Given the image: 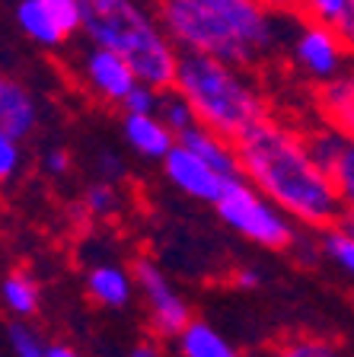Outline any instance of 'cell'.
I'll use <instances>...</instances> for the list:
<instances>
[{
    "label": "cell",
    "instance_id": "d6986e66",
    "mask_svg": "<svg viewBox=\"0 0 354 357\" xmlns=\"http://www.w3.org/2000/svg\"><path fill=\"white\" fill-rule=\"evenodd\" d=\"M303 137H307V147H310L313 160L332 176V166L339 163L341 150H345V144H348V134L332 125H325V121H316V125L303 128Z\"/></svg>",
    "mask_w": 354,
    "mask_h": 357
},
{
    "label": "cell",
    "instance_id": "7402d4cb",
    "mask_svg": "<svg viewBox=\"0 0 354 357\" xmlns=\"http://www.w3.org/2000/svg\"><path fill=\"white\" fill-rule=\"evenodd\" d=\"M156 115H160V119L170 125V131L176 134V137H182L189 128L198 125V115H195V109L189 105V99H185V96H179L176 89H166V93H163Z\"/></svg>",
    "mask_w": 354,
    "mask_h": 357
},
{
    "label": "cell",
    "instance_id": "e575fe53",
    "mask_svg": "<svg viewBox=\"0 0 354 357\" xmlns=\"http://www.w3.org/2000/svg\"><path fill=\"white\" fill-rule=\"evenodd\" d=\"M268 7L281 10V13H294V0H265Z\"/></svg>",
    "mask_w": 354,
    "mask_h": 357
},
{
    "label": "cell",
    "instance_id": "5bb4252c",
    "mask_svg": "<svg viewBox=\"0 0 354 357\" xmlns=\"http://www.w3.org/2000/svg\"><path fill=\"white\" fill-rule=\"evenodd\" d=\"M16 26L29 42H36L38 48H48V52L71 42L64 26L45 7V0H16Z\"/></svg>",
    "mask_w": 354,
    "mask_h": 357
},
{
    "label": "cell",
    "instance_id": "9a60e30c",
    "mask_svg": "<svg viewBox=\"0 0 354 357\" xmlns=\"http://www.w3.org/2000/svg\"><path fill=\"white\" fill-rule=\"evenodd\" d=\"M294 13L332 29L354 54V0H294Z\"/></svg>",
    "mask_w": 354,
    "mask_h": 357
},
{
    "label": "cell",
    "instance_id": "4dcf8cb0",
    "mask_svg": "<svg viewBox=\"0 0 354 357\" xmlns=\"http://www.w3.org/2000/svg\"><path fill=\"white\" fill-rule=\"evenodd\" d=\"M233 284L239 290H256L258 284H262V271H258V268H239L233 275Z\"/></svg>",
    "mask_w": 354,
    "mask_h": 357
},
{
    "label": "cell",
    "instance_id": "9c48e42d",
    "mask_svg": "<svg viewBox=\"0 0 354 357\" xmlns=\"http://www.w3.org/2000/svg\"><path fill=\"white\" fill-rule=\"evenodd\" d=\"M163 172H166V182L172 188H179L182 195H189L195 201H205V204H214L221 198V192L227 188V182L233 178L214 169L205 156H198L192 147H185L182 141H176V147L166 153Z\"/></svg>",
    "mask_w": 354,
    "mask_h": 357
},
{
    "label": "cell",
    "instance_id": "4316f807",
    "mask_svg": "<svg viewBox=\"0 0 354 357\" xmlns=\"http://www.w3.org/2000/svg\"><path fill=\"white\" fill-rule=\"evenodd\" d=\"M20 166H22V141L0 131V185H7L10 178L20 172Z\"/></svg>",
    "mask_w": 354,
    "mask_h": 357
},
{
    "label": "cell",
    "instance_id": "83f0119b",
    "mask_svg": "<svg viewBox=\"0 0 354 357\" xmlns=\"http://www.w3.org/2000/svg\"><path fill=\"white\" fill-rule=\"evenodd\" d=\"M160 99H163L160 89L147 86V83H138V86L131 89V96L125 99V105H121V109H125V112H138V115H154V112L160 109Z\"/></svg>",
    "mask_w": 354,
    "mask_h": 357
},
{
    "label": "cell",
    "instance_id": "4fadbf2b",
    "mask_svg": "<svg viewBox=\"0 0 354 357\" xmlns=\"http://www.w3.org/2000/svg\"><path fill=\"white\" fill-rule=\"evenodd\" d=\"M134 271L121 265H112V261H103V265H93L87 275V294L89 300L103 310H125L134 297Z\"/></svg>",
    "mask_w": 354,
    "mask_h": 357
},
{
    "label": "cell",
    "instance_id": "836d02e7",
    "mask_svg": "<svg viewBox=\"0 0 354 357\" xmlns=\"http://www.w3.org/2000/svg\"><path fill=\"white\" fill-rule=\"evenodd\" d=\"M335 223H339L345 233H351V236H354V214H351V211H341V217Z\"/></svg>",
    "mask_w": 354,
    "mask_h": 357
},
{
    "label": "cell",
    "instance_id": "ac0fdd59",
    "mask_svg": "<svg viewBox=\"0 0 354 357\" xmlns=\"http://www.w3.org/2000/svg\"><path fill=\"white\" fill-rule=\"evenodd\" d=\"M176 342L182 357H239V351L205 319H192L179 332Z\"/></svg>",
    "mask_w": 354,
    "mask_h": 357
},
{
    "label": "cell",
    "instance_id": "d4e9b609",
    "mask_svg": "<svg viewBox=\"0 0 354 357\" xmlns=\"http://www.w3.org/2000/svg\"><path fill=\"white\" fill-rule=\"evenodd\" d=\"M332 182H335V188H339L341 208L354 214V137H348L339 163L332 166Z\"/></svg>",
    "mask_w": 354,
    "mask_h": 357
},
{
    "label": "cell",
    "instance_id": "277c9868",
    "mask_svg": "<svg viewBox=\"0 0 354 357\" xmlns=\"http://www.w3.org/2000/svg\"><path fill=\"white\" fill-rule=\"evenodd\" d=\"M154 10L182 54H211L239 67L258 64L227 16L205 0H154Z\"/></svg>",
    "mask_w": 354,
    "mask_h": 357
},
{
    "label": "cell",
    "instance_id": "484cf974",
    "mask_svg": "<svg viewBox=\"0 0 354 357\" xmlns=\"http://www.w3.org/2000/svg\"><path fill=\"white\" fill-rule=\"evenodd\" d=\"M45 7L54 13V20L64 26V32L71 38L80 36V22H83V0H45Z\"/></svg>",
    "mask_w": 354,
    "mask_h": 357
},
{
    "label": "cell",
    "instance_id": "f546056e",
    "mask_svg": "<svg viewBox=\"0 0 354 357\" xmlns=\"http://www.w3.org/2000/svg\"><path fill=\"white\" fill-rule=\"evenodd\" d=\"M96 172L103 182H118V178L125 176V163H121V156L112 153V150H103L96 160Z\"/></svg>",
    "mask_w": 354,
    "mask_h": 357
},
{
    "label": "cell",
    "instance_id": "ffe728a7",
    "mask_svg": "<svg viewBox=\"0 0 354 357\" xmlns=\"http://www.w3.org/2000/svg\"><path fill=\"white\" fill-rule=\"evenodd\" d=\"M316 233H319V252L354 281V236L341 230L339 223L325 227V230H316Z\"/></svg>",
    "mask_w": 354,
    "mask_h": 357
},
{
    "label": "cell",
    "instance_id": "5b68a950",
    "mask_svg": "<svg viewBox=\"0 0 354 357\" xmlns=\"http://www.w3.org/2000/svg\"><path fill=\"white\" fill-rule=\"evenodd\" d=\"M214 211L236 236L249 239V243L262 245V249H272V252L290 249L300 239L297 223L272 198L258 192L252 182H246L243 176L230 178L221 198L214 201Z\"/></svg>",
    "mask_w": 354,
    "mask_h": 357
},
{
    "label": "cell",
    "instance_id": "7a4b0ae2",
    "mask_svg": "<svg viewBox=\"0 0 354 357\" xmlns=\"http://www.w3.org/2000/svg\"><path fill=\"white\" fill-rule=\"evenodd\" d=\"M83 42L112 48L134 67L140 83L160 89H172L179 70V52L160 16L144 0H83Z\"/></svg>",
    "mask_w": 354,
    "mask_h": 357
},
{
    "label": "cell",
    "instance_id": "ba28073f",
    "mask_svg": "<svg viewBox=\"0 0 354 357\" xmlns=\"http://www.w3.org/2000/svg\"><path fill=\"white\" fill-rule=\"evenodd\" d=\"M131 271H134V284H138L140 297L147 303L150 326L156 328V335L179 338V332L192 322V312H189L185 297L176 290V284L170 281V275L150 259H138Z\"/></svg>",
    "mask_w": 354,
    "mask_h": 357
},
{
    "label": "cell",
    "instance_id": "52a82bcc",
    "mask_svg": "<svg viewBox=\"0 0 354 357\" xmlns=\"http://www.w3.org/2000/svg\"><path fill=\"white\" fill-rule=\"evenodd\" d=\"M74 77L93 99L105 105H125L131 96V89L138 86V74L125 58L112 48H99V45H83L80 54L74 58Z\"/></svg>",
    "mask_w": 354,
    "mask_h": 357
},
{
    "label": "cell",
    "instance_id": "603a6c76",
    "mask_svg": "<svg viewBox=\"0 0 354 357\" xmlns=\"http://www.w3.org/2000/svg\"><path fill=\"white\" fill-rule=\"evenodd\" d=\"M80 208L89 220H105V217H112L118 211L115 182H103V178H96L93 185H87V192H83V198H80Z\"/></svg>",
    "mask_w": 354,
    "mask_h": 357
},
{
    "label": "cell",
    "instance_id": "8992f818",
    "mask_svg": "<svg viewBox=\"0 0 354 357\" xmlns=\"http://www.w3.org/2000/svg\"><path fill=\"white\" fill-rule=\"evenodd\" d=\"M354 54L345 48L339 36L332 29H325L319 22L300 20L294 38H290V64L297 67V74L313 86L335 80L339 74H345L351 67Z\"/></svg>",
    "mask_w": 354,
    "mask_h": 357
},
{
    "label": "cell",
    "instance_id": "1f68e13d",
    "mask_svg": "<svg viewBox=\"0 0 354 357\" xmlns=\"http://www.w3.org/2000/svg\"><path fill=\"white\" fill-rule=\"evenodd\" d=\"M128 357H160V348H156L154 342H140L128 351Z\"/></svg>",
    "mask_w": 354,
    "mask_h": 357
},
{
    "label": "cell",
    "instance_id": "2e32d148",
    "mask_svg": "<svg viewBox=\"0 0 354 357\" xmlns=\"http://www.w3.org/2000/svg\"><path fill=\"white\" fill-rule=\"evenodd\" d=\"M179 141L185 144V147H192L198 156H205L207 163L214 166V169H221L223 176H239V156H236V141H227L223 134L211 131V128H205L198 121L195 128H189V131L179 137Z\"/></svg>",
    "mask_w": 354,
    "mask_h": 357
},
{
    "label": "cell",
    "instance_id": "44dd1931",
    "mask_svg": "<svg viewBox=\"0 0 354 357\" xmlns=\"http://www.w3.org/2000/svg\"><path fill=\"white\" fill-rule=\"evenodd\" d=\"M268 357H341V351L316 335H294L268 351Z\"/></svg>",
    "mask_w": 354,
    "mask_h": 357
},
{
    "label": "cell",
    "instance_id": "d6a6232c",
    "mask_svg": "<svg viewBox=\"0 0 354 357\" xmlns=\"http://www.w3.org/2000/svg\"><path fill=\"white\" fill-rule=\"evenodd\" d=\"M48 357H83V354L77 348H71V344L54 342V344H48Z\"/></svg>",
    "mask_w": 354,
    "mask_h": 357
},
{
    "label": "cell",
    "instance_id": "3957f363",
    "mask_svg": "<svg viewBox=\"0 0 354 357\" xmlns=\"http://www.w3.org/2000/svg\"><path fill=\"white\" fill-rule=\"evenodd\" d=\"M172 89L189 99L201 125L223 134L227 141H239L249 128L272 115L265 93L249 74V67L211 54H182Z\"/></svg>",
    "mask_w": 354,
    "mask_h": 357
},
{
    "label": "cell",
    "instance_id": "e0dca14e",
    "mask_svg": "<svg viewBox=\"0 0 354 357\" xmlns=\"http://www.w3.org/2000/svg\"><path fill=\"white\" fill-rule=\"evenodd\" d=\"M38 300H42L38 281L29 275V271L16 268V271L0 278V306H3L13 319L29 322L38 312Z\"/></svg>",
    "mask_w": 354,
    "mask_h": 357
},
{
    "label": "cell",
    "instance_id": "7c38bea8",
    "mask_svg": "<svg viewBox=\"0 0 354 357\" xmlns=\"http://www.w3.org/2000/svg\"><path fill=\"white\" fill-rule=\"evenodd\" d=\"M316 112L319 121L354 137V67H348L335 80L316 86Z\"/></svg>",
    "mask_w": 354,
    "mask_h": 357
},
{
    "label": "cell",
    "instance_id": "8fae6325",
    "mask_svg": "<svg viewBox=\"0 0 354 357\" xmlns=\"http://www.w3.org/2000/svg\"><path fill=\"white\" fill-rule=\"evenodd\" d=\"M121 134H125V141L131 144V150L144 160H156L163 163L166 153L176 147V134L170 131V125L160 119V115H138V112H125V119H121Z\"/></svg>",
    "mask_w": 354,
    "mask_h": 357
},
{
    "label": "cell",
    "instance_id": "f1b7e54d",
    "mask_svg": "<svg viewBox=\"0 0 354 357\" xmlns=\"http://www.w3.org/2000/svg\"><path fill=\"white\" fill-rule=\"evenodd\" d=\"M71 166H74V156L67 153L64 147L45 150V156H42V169L48 172V176L61 178V176H67V172H71Z\"/></svg>",
    "mask_w": 354,
    "mask_h": 357
},
{
    "label": "cell",
    "instance_id": "cb8c5ba5",
    "mask_svg": "<svg viewBox=\"0 0 354 357\" xmlns=\"http://www.w3.org/2000/svg\"><path fill=\"white\" fill-rule=\"evenodd\" d=\"M7 342L13 357H48V344L38 338V332L22 319H13L7 328Z\"/></svg>",
    "mask_w": 354,
    "mask_h": 357
},
{
    "label": "cell",
    "instance_id": "6da1fadb",
    "mask_svg": "<svg viewBox=\"0 0 354 357\" xmlns=\"http://www.w3.org/2000/svg\"><path fill=\"white\" fill-rule=\"evenodd\" d=\"M239 176L272 198L297 227L325 230L341 217L332 176L313 160L303 128L284 119H262L236 141Z\"/></svg>",
    "mask_w": 354,
    "mask_h": 357
},
{
    "label": "cell",
    "instance_id": "30bf717a",
    "mask_svg": "<svg viewBox=\"0 0 354 357\" xmlns=\"http://www.w3.org/2000/svg\"><path fill=\"white\" fill-rule=\"evenodd\" d=\"M38 128V99L26 83L13 77H0V131L26 141Z\"/></svg>",
    "mask_w": 354,
    "mask_h": 357
}]
</instances>
